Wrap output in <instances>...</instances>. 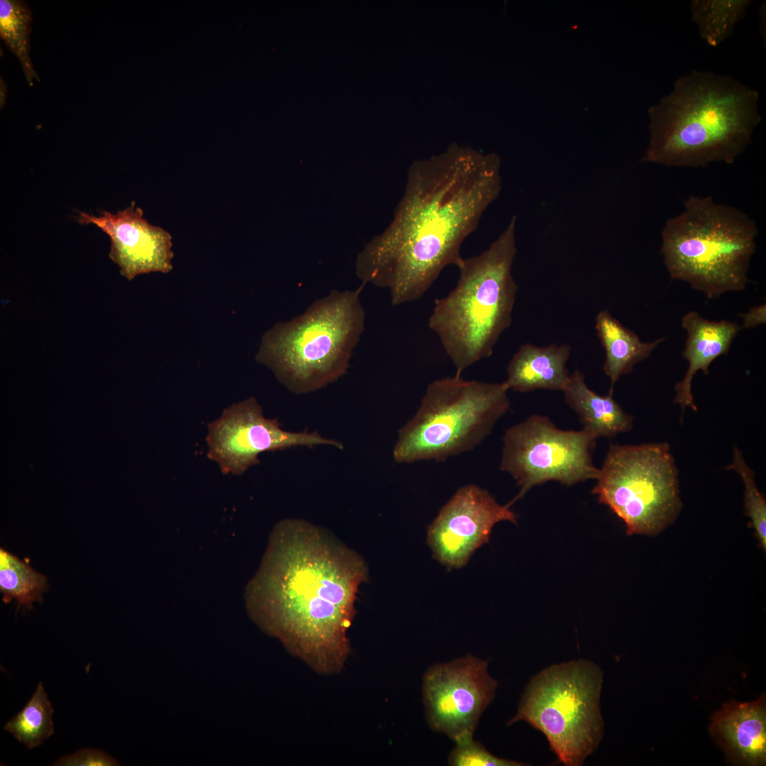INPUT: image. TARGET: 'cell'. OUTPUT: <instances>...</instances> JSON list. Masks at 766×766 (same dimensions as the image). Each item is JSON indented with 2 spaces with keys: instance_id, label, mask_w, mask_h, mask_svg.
<instances>
[{
  "instance_id": "obj_11",
  "label": "cell",
  "mask_w": 766,
  "mask_h": 766,
  "mask_svg": "<svg viewBox=\"0 0 766 766\" xmlns=\"http://www.w3.org/2000/svg\"><path fill=\"white\" fill-rule=\"evenodd\" d=\"M497 687L489 674L488 662L471 655L430 667L422 685L428 725L455 744L473 739Z\"/></svg>"
},
{
  "instance_id": "obj_15",
  "label": "cell",
  "mask_w": 766,
  "mask_h": 766,
  "mask_svg": "<svg viewBox=\"0 0 766 766\" xmlns=\"http://www.w3.org/2000/svg\"><path fill=\"white\" fill-rule=\"evenodd\" d=\"M713 736L731 761L762 765L766 760L765 697L756 701L726 703L716 712L710 727Z\"/></svg>"
},
{
  "instance_id": "obj_23",
  "label": "cell",
  "mask_w": 766,
  "mask_h": 766,
  "mask_svg": "<svg viewBox=\"0 0 766 766\" xmlns=\"http://www.w3.org/2000/svg\"><path fill=\"white\" fill-rule=\"evenodd\" d=\"M53 712L43 685L40 682L27 704L6 723L4 729L28 748H36L55 733Z\"/></svg>"
},
{
  "instance_id": "obj_21",
  "label": "cell",
  "mask_w": 766,
  "mask_h": 766,
  "mask_svg": "<svg viewBox=\"0 0 766 766\" xmlns=\"http://www.w3.org/2000/svg\"><path fill=\"white\" fill-rule=\"evenodd\" d=\"M46 577L4 548H0V592L2 601L9 603L15 599L17 610L32 609L34 601L42 602V594L48 589Z\"/></svg>"
},
{
  "instance_id": "obj_6",
  "label": "cell",
  "mask_w": 766,
  "mask_h": 766,
  "mask_svg": "<svg viewBox=\"0 0 766 766\" xmlns=\"http://www.w3.org/2000/svg\"><path fill=\"white\" fill-rule=\"evenodd\" d=\"M360 290H332L301 315L276 323L262 335L255 360L296 394L337 380L365 329Z\"/></svg>"
},
{
  "instance_id": "obj_25",
  "label": "cell",
  "mask_w": 766,
  "mask_h": 766,
  "mask_svg": "<svg viewBox=\"0 0 766 766\" xmlns=\"http://www.w3.org/2000/svg\"><path fill=\"white\" fill-rule=\"evenodd\" d=\"M452 766H523V762L492 755L479 742L473 739L456 746L448 756Z\"/></svg>"
},
{
  "instance_id": "obj_20",
  "label": "cell",
  "mask_w": 766,
  "mask_h": 766,
  "mask_svg": "<svg viewBox=\"0 0 766 766\" xmlns=\"http://www.w3.org/2000/svg\"><path fill=\"white\" fill-rule=\"evenodd\" d=\"M751 3V0H693L692 21L706 43L716 47L732 35Z\"/></svg>"
},
{
  "instance_id": "obj_4",
  "label": "cell",
  "mask_w": 766,
  "mask_h": 766,
  "mask_svg": "<svg viewBox=\"0 0 766 766\" xmlns=\"http://www.w3.org/2000/svg\"><path fill=\"white\" fill-rule=\"evenodd\" d=\"M516 216L482 252L462 258L455 288L435 301L428 326L461 372L490 357L512 323L518 285L512 274L517 251Z\"/></svg>"
},
{
  "instance_id": "obj_22",
  "label": "cell",
  "mask_w": 766,
  "mask_h": 766,
  "mask_svg": "<svg viewBox=\"0 0 766 766\" xmlns=\"http://www.w3.org/2000/svg\"><path fill=\"white\" fill-rule=\"evenodd\" d=\"M32 13L26 3L18 0L0 1V35L20 62L30 86L40 82L30 57Z\"/></svg>"
},
{
  "instance_id": "obj_7",
  "label": "cell",
  "mask_w": 766,
  "mask_h": 766,
  "mask_svg": "<svg viewBox=\"0 0 766 766\" xmlns=\"http://www.w3.org/2000/svg\"><path fill=\"white\" fill-rule=\"evenodd\" d=\"M502 383L456 374L428 384L415 415L398 432L396 462L444 461L470 451L492 432L510 405Z\"/></svg>"
},
{
  "instance_id": "obj_12",
  "label": "cell",
  "mask_w": 766,
  "mask_h": 766,
  "mask_svg": "<svg viewBox=\"0 0 766 766\" xmlns=\"http://www.w3.org/2000/svg\"><path fill=\"white\" fill-rule=\"evenodd\" d=\"M206 439L207 457L218 464L223 474L233 475H241L259 464L258 455L264 452L316 445L343 449L340 442L316 431L283 430L277 419L264 416L254 397L225 409L219 418L209 423Z\"/></svg>"
},
{
  "instance_id": "obj_9",
  "label": "cell",
  "mask_w": 766,
  "mask_h": 766,
  "mask_svg": "<svg viewBox=\"0 0 766 766\" xmlns=\"http://www.w3.org/2000/svg\"><path fill=\"white\" fill-rule=\"evenodd\" d=\"M592 489L628 535H656L682 507L678 470L667 443L611 444Z\"/></svg>"
},
{
  "instance_id": "obj_19",
  "label": "cell",
  "mask_w": 766,
  "mask_h": 766,
  "mask_svg": "<svg viewBox=\"0 0 766 766\" xmlns=\"http://www.w3.org/2000/svg\"><path fill=\"white\" fill-rule=\"evenodd\" d=\"M597 336L605 350L606 360L603 370L611 381L609 392L619 378L631 372L634 366L649 357L665 339L643 342L631 330L625 327L608 310L600 311L596 317Z\"/></svg>"
},
{
  "instance_id": "obj_10",
  "label": "cell",
  "mask_w": 766,
  "mask_h": 766,
  "mask_svg": "<svg viewBox=\"0 0 766 766\" xmlns=\"http://www.w3.org/2000/svg\"><path fill=\"white\" fill-rule=\"evenodd\" d=\"M502 440L499 468L520 487L510 506L534 486L551 480L570 486L598 478L599 469L592 458L596 438L583 428L561 430L547 416L535 414L507 429Z\"/></svg>"
},
{
  "instance_id": "obj_18",
  "label": "cell",
  "mask_w": 766,
  "mask_h": 766,
  "mask_svg": "<svg viewBox=\"0 0 766 766\" xmlns=\"http://www.w3.org/2000/svg\"><path fill=\"white\" fill-rule=\"evenodd\" d=\"M566 403L579 416L583 429L596 439L612 438L633 427V417L613 398V393L600 395L589 388L578 369L570 374L562 390Z\"/></svg>"
},
{
  "instance_id": "obj_8",
  "label": "cell",
  "mask_w": 766,
  "mask_h": 766,
  "mask_svg": "<svg viewBox=\"0 0 766 766\" xmlns=\"http://www.w3.org/2000/svg\"><path fill=\"white\" fill-rule=\"evenodd\" d=\"M602 683V671L592 661L553 665L531 678L508 725L528 723L545 735L558 762L581 766L603 736Z\"/></svg>"
},
{
  "instance_id": "obj_26",
  "label": "cell",
  "mask_w": 766,
  "mask_h": 766,
  "mask_svg": "<svg viewBox=\"0 0 766 766\" xmlns=\"http://www.w3.org/2000/svg\"><path fill=\"white\" fill-rule=\"evenodd\" d=\"M54 765L60 766H113L118 761L103 750L85 748L60 757Z\"/></svg>"
},
{
  "instance_id": "obj_14",
  "label": "cell",
  "mask_w": 766,
  "mask_h": 766,
  "mask_svg": "<svg viewBox=\"0 0 766 766\" xmlns=\"http://www.w3.org/2000/svg\"><path fill=\"white\" fill-rule=\"evenodd\" d=\"M77 221L93 224L111 240L109 258L128 280L150 272L172 270V238L162 228L150 223L134 201L117 213L101 211L99 216L79 212Z\"/></svg>"
},
{
  "instance_id": "obj_13",
  "label": "cell",
  "mask_w": 766,
  "mask_h": 766,
  "mask_svg": "<svg viewBox=\"0 0 766 766\" xmlns=\"http://www.w3.org/2000/svg\"><path fill=\"white\" fill-rule=\"evenodd\" d=\"M516 518L509 504L501 505L487 490L467 484L441 508L428 527L427 542L438 562L460 569L489 541L496 523Z\"/></svg>"
},
{
  "instance_id": "obj_28",
  "label": "cell",
  "mask_w": 766,
  "mask_h": 766,
  "mask_svg": "<svg viewBox=\"0 0 766 766\" xmlns=\"http://www.w3.org/2000/svg\"><path fill=\"white\" fill-rule=\"evenodd\" d=\"M6 87L4 80H2V78H1V108H2L4 105L6 101Z\"/></svg>"
},
{
  "instance_id": "obj_17",
  "label": "cell",
  "mask_w": 766,
  "mask_h": 766,
  "mask_svg": "<svg viewBox=\"0 0 766 766\" xmlns=\"http://www.w3.org/2000/svg\"><path fill=\"white\" fill-rule=\"evenodd\" d=\"M570 353L571 346L567 344L538 346L524 343L511 359L504 383L509 389L520 392L562 391L570 377L566 363Z\"/></svg>"
},
{
  "instance_id": "obj_5",
  "label": "cell",
  "mask_w": 766,
  "mask_h": 766,
  "mask_svg": "<svg viewBox=\"0 0 766 766\" xmlns=\"http://www.w3.org/2000/svg\"><path fill=\"white\" fill-rule=\"evenodd\" d=\"M757 235L756 222L741 210L691 195L666 221L661 253L672 279L714 299L746 288Z\"/></svg>"
},
{
  "instance_id": "obj_2",
  "label": "cell",
  "mask_w": 766,
  "mask_h": 766,
  "mask_svg": "<svg viewBox=\"0 0 766 766\" xmlns=\"http://www.w3.org/2000/svg\"><path fill=\"white\" fill-rule=\"evenodd\" d=\"M367 579L357 553L306 521L285 519L249 586L248 607L292 654L318 672L335 673L347 659L357 593Z\"/></svg>"
},
{
  "instance_id": "obj_1",
  "label": "cell",
  "mask_w": 766,
  "mask_h": 766,
  "mask_svg": "<svg viewBox=\"0 0 766 766\" xmlns=\"http://www.w3.org/2000/svg\"><path fill=\"white\" fill-rule=\"evenodd\" d=\"M495 155L453 150L414 162L393 221L358 254L363 283L388 289L394 306L416 301L448 265L502 189Z\"/></svg>"
},
{
  "instance_id": "obj_27",
  "label": "cell",
  "mask_w": 766,
  "mask_h": 766,
  "mask_svg": "<svg viewBox=\"0 0 766 766\" xmlns=\"http://www.w3.org/2000/svg\"><path fill=\"white\" fill-rule=\"evenodd\" d=\"M743 320L742 328H754L766 322L765 304L755 306L747 312L740 314Z\"/></svg>"
},
{
  "instance_id": "obj_3",
  "label": "cell",
  "mask_w": 766,
  "mask_h": 766,
  "mask_svg": "<svg viewBox=\"0 0 766 766\" xmlns=\"http://www.w3.org/2000/svg\"><path fill=\"white\" fill-rule=\"evenodd\" d=\"M759 92L731 76L693 70L648 109L643 162L675 167L733 163L762 120Z\"/></svg>"
},
{
  "instance_id": "obj_16",
  "label": "cell",
  "mask_w": 766,
  "mask_h": 766,
  "mask_svg": "<svg viewBox=\"0 0 766 766\" xmlns=\"http://www.w3.org/2000/svg\"><path fill=\"white\" fill-rule=\"evenodd\" d=\"M682 326L687 335L682 355L689 366L685 376L675 387L674 401L680 405L683 413L686 407L697 411L692 394V382L696 373L702 371L708 374L711 362L728 351L740 327L726 320L709 321L696 311L686 313Z\"/></svg>"
},
{
  "instance_id": "obj_24",
  "label": "cell",
  "mask_w": 766,
  "mask_h": 766,
  "mask_svg": "<svg viewBox=\"0 0 766 766\" xmlns=\"http://www.w3.org/2000/svg\"><path fill=\"white\" fill-rule=\"evenodd\" d=\"M726 469L736 471L743 480L745 514L750 519L760 545L765 551L766 500L756 486L755 472L745 462L740 450L736 447L733 450V462Z\"/></svg>"
}]
</instances>
